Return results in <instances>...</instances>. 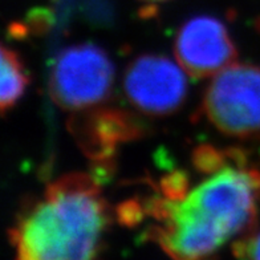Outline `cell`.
<instances>
[{
  "instance_id": "13",
  "label": "cell",
  "mask_w": 260,
  "mask_h": 260,
  "mask_svg": "<svg viewBox=\"0 0 260 260\" xmlns=\"http://www.w3.org/2000/svg\"><path fill=\"white\" fill-rule=\"evenodd\" d=\"M144 2H151L153 3V2H164V0H144Z\"/></svg>"
},
{
  "instance_id": "10",
  "label": "cell",
  "mask_w": 260,
  "mask_h": 260,
  "mask_svg": "<svg viewBox=\"0 0 260 260\" xmlns=\"http://www.w3.org/2000/svg\"><path fill=\"white\" fill-rule=\"evenodd\" d=\"M162 194L165 198L181 202L188 195V177L185 171L175 170L170 174L165 175L159 183Z\"/></svg>"
},
{
  "instance_id": "11",
  "label": "cell",
  "mask_w": 260,
  "mask_h": 260,
  "mask_svg": "<svg viewBox=\"0 0 260 260\" xmlns=\"http://www.w3.org/2000/svg\"><path fill=\"white\" fill-rule=\"evenodd\" d=\"M145 211H146V209H144L140 205V202L136 201V199L125 201V202L120 203V205L117 206V220L122 226L134 227L137 226L138 223L142 220Z\"/></svg>"
},
{
  "instance_id": "2",
  "label": "cell",
  "mask_w": 260,
  "mask_h": 260,
  "mask_svg": "<svg viewBox=\"0 0 260 260\" xmlns=\"http://www.w3.org/2000/svg\"><path fill=\"white\" fill-rule=\"evenodd\" d=\"M259 190L257 171L224 168L177 202V210L226 243L233 236L253 231Z\"/></svg>"
},
{
  "instance_id": "5",
  "label": "cell",
  "mask_w": 260,
  "mask_h": 260,
  "mask_svg": "<svg viewBox=\"0 0 260 260\" xmlns=\"http://www.w3.org/2000/svg\"><path fill=\"white\" fill-rule=\"evenodd\" d=\"M182 69L165 56H140L130 62L123 76L127 100L150 116L174 113L187 93V81Z\"/></svg>"
},
{
  "instance_id": "6",
  "label": "cell",
  "mask_w": 260,
  "mask_h": 260,
  "mask_svg": "<svg viewBox=\"0 0 260 260\" xmlns=\"http://www.w3.org/2000/svg\"><path fill=\"white\" fill-rule=\"evenodd\" d=\"M174 52L183 71L195 79L216 75L233 64L238 55L224 24L207 15L194 16L182 24Z\"/></svg>"
},
{
  "instance_id": "1",
  "label": "cell",
  "mask_w": 260,
  "mask_h": 260,
  "mask_svg": "<svg viewBox=\"0 0 260 260\" xmlns=\"http://www.w3.org/2000/svg\"><path fill=\"white\" fill-rule=\"evenodd\" d=\"M110 224L109 209L93 175L67 174L23 210L10 242L24 260L92 259Z\"/></svg>"
},
{
  "instance_id": "12",
  "label": "cell",
  "mask_w": 260,
  "mask_h": 260,
  "mask_svg": "<svg viewBox=\"0 0 260 260\" xmlns=\"http://www.w3.org/2000/svg\"><path fill=\"white\" fill-rule=\"evenodd\" d=\"M236 257L260 259V231H251L233 244Z\"/></svg>"
},
{
  "instance_id": "4",
  "label": "cell",
  "mask_w": 260,
  "mask_h": 260,
  "mask_svg": "<svg viewBox=\"0 0 260 260\" xmlns=\"http://www.w3.org/2000/svg\"><path fill=\"white\" fill-rule=\"evenodd\" d=\"M203 110L210 122L233 137L260 132V67L230 64L206 89Z\"/></svg>"
},
{
  "instance_id": "7",
  "label": "cell",
  "mask_w": 260,
  "mask_h": 260,
  "mask_svg": "<svg viewBox=\"0 0 260 260\" xmlns=\"http://www.w3.org/2000/svg\"><path fill=\"white\" fill-rule=\"evenodd\" d=\"M68 129L84 154L93 161H110L117 146L137 140L146 133L137 116L114 108L76 110Z\"/></svg>"
},
{
  "instance_id": "8",
  "label": "cell",
  "mask_w": 260,
  "mask_h": 260,
  "mask_svg": "<svg viewBox=\"0 0 260 260\" xmlns=\"http://www.w3.org/2000/svg\"><path fill=\"white\" fill-rule=\"evenodd\" d=\"M28 84L23 64L17 53L6 45L2 47V96L0 106L2 113H6L15 105L24 93Z\"/></svg>"
},
{
  "instance_id": "3",
  "label": "cell",
  "mask_w": 260,
  "mask_h": 260,
  "mask_svg": "<svg viewBox=\"0 0 260 260\" xmlns=\"http://www.w3.org/2000/svg\"><path fill=\"white\" fill-rule=\"evenodd\" d=\"M114 69L103 48L84 43L62 49L49 75V96L64 110L88 109L112 92Z\"/></svg>"
},
{
  "instance_id": "9",
  "label": "cell",
  "mask_w": 260,
  "mask_h": 260,
  "mask_svg": "<svg viewBox=\"0 0 260 260\" xmlns=\"http://www.w3.org/2000/svg\"><path fill=\"white\" fill-rule=\"evenodd\" d=\"M230 154L218 150L211 145L203 144L195 147L192 151L191 161L194 168L206 175H212L224 169L226 159Z\"/></svg>"
}]
</instances>
